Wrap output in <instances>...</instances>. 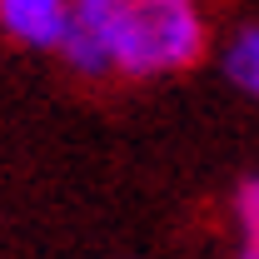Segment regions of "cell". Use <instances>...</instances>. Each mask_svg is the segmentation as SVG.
Returning <instances> with one entry per match:
<instances>
[{"instance_id":"1","label":"cell","mask_w":259,"mask_h":259,"mask_svg":"<svg viewBox=\"0 0 259 259\" xmlns=\"http://www.w3.org/2000/svg\"><path fill=\"white\" fill-rule=\"evenodd\" d=\"M204 50V20L194 0H75V30L60 55L80 75H164Z\"/></svg>"},{"instance_id":"2","label":"cell","mask_w":259,"mask_h":259,"mask_svg":"<svg viewBox=\"0 0 259 259\" xmlns=\"http://www.w3.org/2000/svg\"><path fill=\"white\" fill-rule=\"evenodd\" d=\"M0 30L30 50H60L75 30V0H0Z\"/></svg>"},{"instance_id":"3","label":"cell","mask_w":259,"mask_h":259,"mask_svg":"<svg viewBox=\"0 0 259 259\" xmlns=\"http://www.w3.org/2000/svg\"><path fill=\"white\" fill-rule=\"evenodd\" d=\"M225 75L244 90V95L259 100V25H249V30H239L234 40H229V50H225Z\"/></svg>"},{"instance_id":"4","label":"cell","mask_w":259,"mask_h":259,"mask_svg":"<svg viewBox=\"0 0 259 259\" xmlns=\"http://www.w3.org/2000/svg\"><path fill=\"white\" fill-rule=\"evenodd\" d=\"M234 214H239L244 239L259 244V175H254V180H244V190H239V199H234Z\"/></svg>"},{"instance_id":"5","label":"cell","mask_w":259,"mask_h":259,"mask_svg":"<svg viewBox=\"0 0 259 259\" xmlns=\"http://www.w3.org/2000/svg\"><path fill=\"white\" fill-rule=\"evenodd\" d=\"M239 259H259V244H249V249H244V254H239Z\"/></svg>"}]
</instances>
